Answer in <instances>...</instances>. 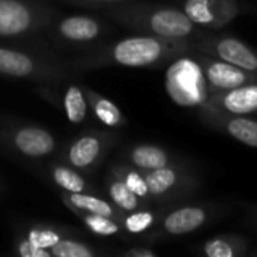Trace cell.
Listing matches in <instances>:
<instances>
[{
  "label": "cell",
  "instance_id": "1",
  "mask_svg": "<svg viewBox=\"0 0 257 257\" xmlns=\"http://www.w3.org/2000/svg\"><path fill=\"white\" fill-rule=\"evenodd\" d=\"M188 48V39H167L152 35H142L117 42L111 50V57L122 66L158 68L179 57Z\"/></svg>",
  "mask_w": 257,
  "mask_h": 257
},
{
  "label": "cell",
  "instance_id": "13",
  "mask_svg": "<svg viewBox=\"0 0 257 257\" xmlns=\"http://www.w3.org/2000/svg\"><path fill=\"white\" fill-rule=\"evenodd\" d=\"M30 24V14L15 0H0V35H17Z\"/></svg>",
  "mask_w": 257,
  "mask_h": 257
},
{
  "label": "cell",
  "instance_id": "8",
  "mask_svg": "<svg viewBox=\"0 0 257 257\" xmlns=\"http://www.w3.org/2000/svg\"><path fill=\"white\" fill-rule=\"evenodd\" d=\"M200 53H206L233 63L257 75V51L244 41L233 36H218L206 39L199 47Z\"/></svg>",
  "mask_w": 257,
  "mask_h": 257
},
{
  "label": "cell",
  "instance_id": "3",
  "mask_svg": "<svg viewBox=\"0 0 257 257\" xmlns=\"http://www.w3.org/2000/svg\"><path fill=\"white\" fill-rule=\"evenodd\" d=\"M166 87L169 96L179 105L202 108L208 98V86L199 60L178 59L167 69Z\"/></svg>",
  "mask_w": 257,
  "mask_h": 257
},
{
  "label": "cell",
  "instance_id": "31",
  "mask_svg": "<svg viewBox=\"0 0 257 257\" xmlns=\"http://www.w3.org/2000/svg\"><path fill=\"white\" fill-rule=\"evenodd\" d=\"M92 2H120V0H92Z\"/></svg>",
  "mask_w": 257,
  "mask_h": 257
},
{
  "label": "cell",
  "instance_id": "11",
  "mask_svg": "<svg viewBox=\"0 0 257 257\" xmlns=\"http://www.w3.org/2000/svg\"><path fill=\"white\" fill-rule=\"evenodd\" d=\"M248 239L242 235H218L205 241L197 253L206 257H242L248 250Z\"/></svg>",
  "mask_w": 257,
  "mask_h": 257
},
{
  "label": "cell",
  "instance_id": "23",
  "mask_svg": "<svg viewBox=\"0 0 257 257\" xmlns=\"http://www.w3.org/2000/svg\"><path fill=\"white\" fill-rule=\"evenodd\" d=\"M93 108H95V113H96L98 119L101 122H104L105 125H108V126H120L125 122L120 110L110 99L96 98L93 101Z\"/></svg>",
  "mask_w": 257,
  "mask_h": 257
},
{
  "label": "cell",
  "instance_id": "28",
  "mask_svg": "<svg viewBox=\"0 0 257 257\" xmlns=\"http://www.w3.org/2000/svg\"><path fill=\"white\" fill-rule=\"evenodd\" d=\"M123 256L126 257H157L158 253L154 251L152 248H148V247H134L128 251L123 253Z\"/></svg>",
  "mask_w": 257,
  "mask_h": 257
},
{
  "label": "cell",
  "instance_id": "24",
  "mask_svg": "<svg viewBox=\"0 0 257 257\" xmlns=\"http://www.w3.org/2000/svg\"><path fill=\"white\" fill-rule=\"evenodd\" d=\"M86 224L89 226V229L98 235L102 236H111L120 232V227L116 221H113L110 217L105 215H99V214H90L86 215Z\"/></svg>",
  "mask_w": 257,
  "mask_h": 257
},
{
  "label": "cell",
  "instance_id": "19",
  "mask_svg": "<svg viewBox=\"0 0 257 257\" xmlns=\"http://www.w3.org/2000/svg\"><path fill=\"white\" fill-rule=\"evenodd\" d=\"M117 178L125 182V185L143 202L149 206L151 203V193H149V187H148V182L145 179V175L142 170L139 169H123L117 173Z\"/></svg>",
  "mask_w": 257,
  "mask_h": 257
},
{
  "label": "cell",
  "instance_id": "4",
  "mask_svg": "<svg viewBox=\"0 0 257 257\" xmlns=\"http://www.w3.org/2000/svg\"><path fill=\"white\" fill-rule=\"evenodd\" d=\"M149 187L151 199L157 203H170L188 197L199 188L197 178L181 163L155 169L142 170Z\"/></svg>",
  "mask_w": 257,
  "mask_h": 257
},
{
  "label": "cell",
  "instance_id": "27",
  "mask_svg": "<svg viewBox=\"0 0 257 257\" xmlns=\"http://www.w3.org/2000/svg\"><path fill=\"white\" fill-rule=\"evenodd\" d=\"M57 241H59V236L53 232L33 230L30 232V236H29V242L38 248H51Z\"/></svg>",
  "mask_w": 257,
  "mask_h": 257
},
{
  "label": "cell",
  "instance_id": "30",
  "mask_svg": "<svg viewBox=\"0 0 257 257\" xmlns=\"http://www.w3.org/2000/svg\"><path fill=\"white\" fill-rule=\"evenodd\" d=\"M250 223L257 227V208H251L250 209Z\"/></svg>",
  "mask_w": 257,
  "mask_h": 257
},
{
  "label": "cell",
  "instance_id": "22",
  "mask_svg": "<svg viewBox=\"0 0 257 257\" xmlns=\"http://www.w3.org/2000/svg\"><path fill=\"white\" fill-rule=\"evenodd\" d=\"M65 110L66 116L71 122L78 123L86 116V101L83 98V93L78 87L72 86L68 89L65 96Z\"/></svg>",
  "mask_w": 257,
  "mask_h": 257
},
{
  "label": "cell",
  "instance_id": "29",
  "mask_svg": "<svg viewBox=\"0 0 257 257\" xmlns=\"http://www.w3.org/2000/svg\"><path fill=\"white\" fill-rule=\"evenodd\" d=\"M20 253L23 254V256H41V257H48V253L47 251H44V248H38V247H33L30 242H26V244H23L21 245V250H20Z\"/></svg>",
  "mask_w": 257,
  "mask_h": 257
},
{
  "label": "cell",
  "instance_id": "5",
  "mask_svg": "<svg viewBox=\"0 0 257 257\" xmlns=\"http://www.w3.org/2000/svg\"><path fill=\"white\" fill-rule=\"evenodd\" d=\"M199 63L206 80L209 96L257 81L256 74L206 53H200Z\"/></svg>",
  "mask_w": 257,
  "mask_h": 257
},
{
  "label": "cell",
  "instance_id": "6",
  "mask_svg": "<svg viewBox=\"0 0 257 257\" xmlns=\"http://www.w3.org/2000/svg\"><path fill=\"white\" fill-rule=\"evenodd\" d=\"M182 11L197 27L221 29L239 14L238 0H185Z\"/></svg>",
  "mask_w": 257,
  "mask_h": 257
},
{
  "label": "cell",
  "instance_id": "7",
  "mask_svg": "<svg viewBox=\"0 0 257 257\" xmlns=\"http://www.w3.org/2000/svg\"><path fill=\"white\" fill-rule=\"evenodd\" d=\"M211 209L202 205H187L170 211L160 220V227L154 232V238L160 239L164 236H184L199 230L208 223Z\"/></svg>",
  "mask_w": 257,
  "mask_h": 257
},
{
  "label": "cell",
  "instance_id": "21",
  "mask_svg": "<svg viewBox=\"0 0 257 257\" xmlns=\"http://www.w3.org/2000/svg\"><path fill=\"white\" fill-rule=\"evenodd\" d=\"M71 203L83 211H87L90 214H99V215H105L113 218L114 217V209L111 205H108L105 200H101L98 197L93 196H86V194H80V193H72L71 196Z\"/></svg>",
  "mask_w": 257,
  "mask_h": 257
},
{
  "label": "cell",
  "instance_id": "17",
  "mask_svg": "<svg viewBox=\"0 0 257 257\" xmlns=\"http://www.w3.org/2000/svg\"><path fill=\"white\" fill-rule=\"evenodd\" d=\"M32 69L33 63L26 54L0 48V72L15 77H24L29 75Z\"/></svg>",
  "mask_w": 257,
  "mask_h": 257
},
{
  "label": "cell",
  "instance_id": "15",
  "mask_svg": "<svg viewBox=\"0 0 257 257\" xmlns=\"http://www.w3.org/2000/svg\"><path fill=\"white\" fill-rule=\"evenodd\" d=\"M60 32L74 41H89L99 33V26L87 17H71L60 24Z\"/></svg>",
  "mask_w": 257,
  "mask_h": 257
},
{
  "label": "cell",
  "instance_id": "18",
  "mask_svg": "<svg viewBox=\"0 0 257 257\" xmlns=\"http://www.w3.org/2000/svg\"><path fill=\"white\" fill-rule=\"evenodd\" d=\"M108 191H110V197L111 200L125 212H133V211H137V209H142V208H148L146 203H143L126 185L125 182H122L119 178L114 179L110 187H108Z\"/></svg>",
  "mask_w": 257,
  "mask_h": 257
},
{
  "label": "cell",
  "instance_id": "20",
  "mask_svg": "<svg viewBox=\"0 0 257 257\" xmlns=\"http://www.w3.org/2000/svg\"><path fill=\"white\" fill-rule=\"evenodd\" d=\"M158 221V214L152 212L148 208H142L133 212H128V215L123 218V227L130 233H143L148 232L154 224Z\"/></svg>",
  "mask_w": 257,
  "mask_h": 257
},
{
  "label": "cell",
  "instance_id": "9",
  "mask_svg": "<svg viewBox=\"0 0 257 257\" xmlns=\"http://www.w3.org/2000/svg\"><path fill=\"white\" fill-rule=\"evenodd\" d=\"M200 110L235 116H254L257 114V81L211 95Z\"/></svg>",
  "mask_w": 257,
  "mask_h": 257
},
{
  "label": "cell",
  "instance_id": "10",
  "mask_svg": "<svg viewBox=\"0 0 257 257\" xmlns=\"http://www.w3.org/2000/svg\"><path fill=\"white\" fill-rule=\"evenodd\" d=\"M205 120L238 140L239 143L257 149V120L250 116H235V114H223L208 110H200Z\"/></svg>",
  "mask_w": 257,
  "mask_h": 257
},
{
  "label": "cell",
  "instance_id": "25",
  "mask_svg": "<svg viewBox=\"0 0 257 257\" xmlns=\"http://www.w3.org/2000/svg\"><path fill=\"white\" fill-rule=\"evenodd\" d=\"M53 254L57 257H92L93 253L86 245L72 241H57L51 247Z\"/></svg>",
  "mask_w": 257,
  "mask_h": 257
},
{
  "label": "cell",
  "instance_id": "26",
  "mask_svg": "<svg viewBox=\"0 0 257 257\" xmlns=\"http://www.w3.org/2000/svg\"><path fill=\"white\" fill-rule=\"evenodd\" d=\"M54 179L62 188L71 193H81L84 188V181L77 173L65 167H59L54 170Z\"/></svg>",
  "mask_w": 257,
  "mask_h": 257
},
{
  "label": "cell",
  "instance_id": "2",
  "mask_svg": "<svg viewBox=\"0 0 257 257\" xmlns=\"http://www.w3.org/2000/svg\"><path fill=\"white\" fill-rule=\"evenodd\" d=\"M130 20L146 35L167 39H190L197 32L184 11L164 5H142L130 14Z\"/></svg>",
  "mask_w": 257,
  "mask_h": 257
},
{
  "label": "cell",
  "instance_id": "14",
  "mask_svg": "<svg viewBox=\"0 0 257 257\" xmlns=\"http://www.w3.org/2000/svg\"><path fill=\"white\" fill-rule=\"evenodd\" d=\"M15 145L17 148L30 157H41L53 151L54 148V140L53 137L38 128H24L21 130L17 137H15Z\"/></svg>",
  "mask_w": 257,
  "mask_h": 257
},
{
  "label": "cell",
  "instance_id": "16",
  "mask_svg": "<svg viewBox=\"0 0 257 257\" xmlns=\"http://www.w3.org/2000/svg\"><path fill=\"white\" fill-rule=\"evenodd\" d=\"M101 152V142L96 137L80 139L69 151V160L75 167L90 166Z\"/></svg>",
  "mask_w": 257,
  "mask_h": 257
},
{
  "label": "cell",
  "instance_id": "12",
  "mask_svg": "<svg viewBox=\"0 0 257 257\" xmlns=\"http://www.w3.org/2000/svg\"><path fill=\"white\" fill-rule=\"evenodd\" d=\"M131 164L139 170H155L179 164L175 155L157 145H137L130 152Z\"/></svg>",
  "mask_w": 257,
  "mask_h": 257
}]
</instances>
